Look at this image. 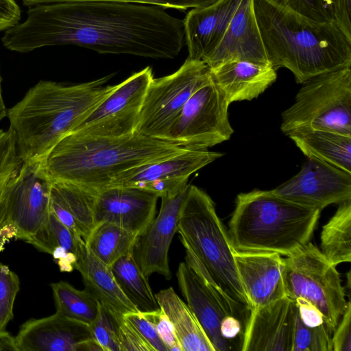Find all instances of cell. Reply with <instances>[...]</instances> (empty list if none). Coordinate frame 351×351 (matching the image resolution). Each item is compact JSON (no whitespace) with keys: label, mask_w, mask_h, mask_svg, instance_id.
I'll return each mask as SVG.
<instances>
[{"label":"cell","mask_w":351,"mask_h":351,"mask_svg":"<svg viewBox=\"0 0 351 351\" xmlns=\"http://www.w3.org/2000/svg\"><path fill=\"white\" fill-rule=\"evenodd\" d=\"M1 42L18 53L77 45L99 53L172 59L184 47L185 36L183 20L165 8L88 1L29 7L25 20L6 29Z\"/></svg>","instance_id":"6da1fadb"},{"label":"cell","mask_w":351,"mask_h":351,"mask_svg":"<svg viewBox=\"0 0 351 351\" xmlns=\"http://www.w3.org/2000/svg\"><path fill=\"white\" fill-rule=\"evenodd\" d=\"M269 64L288 69L302 84L317 75L351 66V40L335 23L309 20L280 0H253Z\"/></svg>","instance_id":"7a4b0ae2"},{"label":"cell","mask_w":351,"mask_h":351,"mask_svg":"<svg viewBox=\"0 0 351 351\" xmlns=\"http://www.w3.org/2000/svg\"><path fill=\"white\" fill-rule=\"evenodd\" d=\"M68 84L40 80L7 110L19 156L25 163H41L53 147L114 88V76Z\"/></svg>","instance_id":"3957f363"},{"label":"cell","mask_w":351,"mask_h":351,"mask_svg":"<svg viewBox=\"0 0 351 351\" xmlns=\"http://www.w3.org/2000/svg\"><path fill=\"white\" fill-rule=\"evenodd\" d=\"M187 149L136 132L117 138L71 132L53 147L40 166L51 180L69 182L99 191L128 169Z\"/></svg>","instance_id":"277c9868"},{"label":"cell","mask_w":351,"mask_h":351,"mask_svg":"<svg viewBox=\"0 0 351 351\" xmlns=\"http://www.w3.org/2000/svg\"><path fill=\"white\" fill-rule=\"evenodd\" d=\"M319 214L272 190L239 193L228 231L232 249L287 256L309 241Z\"/></svg>","instance_id":"5b68a950"},{"label":"cell","mask_w":351,"mask_h":351,"mask_svg":"<svg viewBox=\"0 0 351 351\" xmlns=\"http://www.w3.org/2000/svg\"><path fill=\"white\" fill-rule=\"evenodd\" d=\"M176 232L185 248V262L230 302L250 311L228 231L211 198L196 186L189 184L180 209Z\"/></svg>","instance_id":"8992f818"},{"label":"cell","mask_w":351,"mask_h":351,"mask_svg":"<svg viewBox=\"0 0 351 351\" xmlns=\"http://www.w3.org/2000/svg\"><path fill=\"white\" fill-rule=\"evenodd\" d=\"M282 113V132L324 130L351 135V66L324 73L302 84Z\"/></svg>","instance_id":"52a82bcc"},{"label":"cell","mask_w":351,"mask_h":351,"mask_svg":"<svg viewBox=\"0 0 351 351\" xmlns=\"http://www.w3.org/2000/svg\"><path fill=\"white\" fill-rule=\"evenodd\" d=\"M284 261L286 296L315 306L333 333L348 302L336 266L309 241Z\"/></svg>","instance_id":"ba28073f"},{"label":"cell","mask_w":351,"mask_h":351,"mask_svg":"<svg viewBox=\"0 0 351 351\" xmlns=\"http://www.w3.org/2000/svg\"><path fill=\"white\" fill-rule=\"evenodd\" d=\"M210 80L209 66L202 60L189 58L172 74L154 78L145 94L135 132L162 140L189 99Z\"/></svg>","instance_id":"9c48e42d"},{"label":"cell","mask_w":351,"mask_h":351,"mask_svg":"<svg viewBox=\"0 0 351 351\" xmlns=\"http://www.w3.org/2000/svg\"><path fill=\"white\" fill-rule=\"evenodd\" d=\"M228 106L211 80L189 99L162 140L193 149H207L228 140L234 132Z\"/></svg>","instance_id":"30bf717a"},{"label":"cell","mask_w":351,"mask_h":351,"mask_svg":"<svg viewBox=\"0 0 351 351\" xmlns=\"http://www.w3.org/2000/svg\"><path fill=\"white\" fill-rule=\"evenodd\" d=\"M7 211L0 227V248L11 239L27 241L48 221L50 180L40 163H25L6 191Z\"/></svg>","instance_id":"8fae6325"},{"label":"cell","mask_w":351,"mask_h":351,"mask_svg":"<svg viewBox=\"0 0 351 351\" xmlns=\"http://www.w3.org/2000/svg\"><path fill=\"white\" fill-rule=\"evenodd\" d=\"M153 79L152 69L147 66L115 85L113 90L71 132L108 138L132 134L135 132L144 98Z\"/></svg>","instance_id":"7c38bea8"},{"label":"cell","mask_w":351,"mask_h":351,"mask_svg":"<svg viewBox=\"0 0 351 351\" xmlns=\"http://www.w3.org/2000/svg\"><path fill=\"white\" fill-rule=\"evenodd\" d=\"M176 277L186 304L213 346L215 351L237 350L221 333L226 319L235 316L246 326L250 311L230 302L186 262L180 263Z\"/></svg>","instance_id":"4fadbf2b"},{"label":"cell","mask_w":351,"mask_h":351,"mask_svg":"<svg viewBox=\"0 0 351 351\" xmlns=\"http://www.w3.org/2000/svg\"><path fill=\"white\" fill-rule=\"evenodd\" d=\"M222 156L223 154L208 149H187L172 156L128 169L115 177L108 186L138 188L160 197L186 186L191 175Z\"/></svg>","instance_id":"5bb4252c"},{"label":"cell","mask_w":351,"mask_h":351,"mask_svg":"<svg viewBox=\"0 0 351 351\" xmlns=\"http://www.w3.org/2000/svg\"><path fill=\"white\" fill-rule=\"evenodd\" d=\"M272 191L294 203L322 210L351 199V173L308 158L301 170Z\"/></svg>","instance_id":"9a60e30c"},{"label":"cell","mask_w":351,"mask_h":351,"mask_svg":"<svg viewBox=\"0 0 351 351\" xmlns=\"http://www.w3.org/2000/svg\"><path fill=\"white\" fill-rule=\"evenodd\" d=\"M189 184L160 197L159 212L147 228L138 235L134 243L132 255L145 276L154 273L171 278L169 265V250L177 231L182 202Z\"/></svg>","instance_id":"2e32d148"},{"label":"cell","mask_w":351,"mask_h":351,"mask_svg":"<svg viewBox=\"0 0 351 351\" xmlns=\"http://www.w3.org/2000/svg\"><path fill=\"white\" fill-rule=\"evenodd\" d=\"M159 196L129 186H108L97 191L94 205L95 227L103 222L118 225L136 236L156 217Z\"/></svg>","instance_id":"e0dca14e"},{"label":"cell","mask_w":351,"mask_h":351,"mask_svg":"<svg viewBox=\"0 0 351 351\" xmlns=\"http://www.w3.org/2000/svg\"><path fill=\"white\" fill-rule=\"evenodd\" d=\"M296 310L287 296L251 310L241 350L291 351Z\"/></svg>","instance_id":"ac0fdd59"},{"label":"cell","mask_w":351,"mask_h":351,"mask_svg":"<svg viewBox=\"0 0 351 351\" xmlns=\"http://www.w3.org/2000/svg\"><path fill=\"white\" fill-rule=\"evenodd\" d=\"M93 338L88 324L57 311L26 321L15 337L19 351H82Z\"/></svg>","instance_id":"d6986e66"},{"label":"cell","mask_w":351,"mask_h":351,"mask_svg":"<svg viewBox=\"0 0 351 351\" xmlns=\"http://www.w3.org/2000/svg\"><path fill=\"white\" fill-rule=\"evenodd\" d=\"M232 60L269 64L253 0L241 1L219 43L204 62L211 69Z\"/></svg>","instance_id":"ffe728a7"},{"label":"cell","mask_w":351,"mask_h":351,"mask_svg":"<svg viewBox=\"0 0 351 351\" xmlns=\"http://www.w3.org/2000/svg\"><path fill=\"white\" fill-rule=\"evenodd\" d=\"M234 257L250 311L286 296L285 261L280 255L234 252Z\"/></svg>","instance_id":"44dd1931"},{"label":"cell","mask_w":351,"mask_h":351,"mask_svg":"<svg viewBox=\"0 0 351 351\" xmlns=\"http://www.w3.org/2000/svg\"><path fill=\"white\" fill-rule=\"evenodd\" d=\"M241 0H219L211 5L193 8L184 21L188 58L204 61L221 39Z\"/></svg>","instance_id":"7402d4cb"},{"label":"cell","mask_w":351,"mask_h":351,"mask_svg":"<svg viewBox=\"0 0 351 351\" xmlns=\"http://www.w3.org/2000/svg\"><path fill=\"white\" fill-rule=\"evenodd\" d=\"M74 268L80 273L85 289L118 321L125 314L138 311L119 287L111 267L99 259L81 237L77 238Z\"/></svg>","instance_id":"603a6c76"},{"label":"cell","mask_w":351,"mask_h":351,"mask_svg":"<svg viewBox=\"0 0 351 351\" xmlns=\"http://www.w3.org/2000/svg\"><path fill=\"white\" fill-rule=\"evenodd\" d=\"M212 82L228 104L258 97L276 80L269 64L232 60L210 68Z\"/></svg>","instance_id":"cb8c5ba5"},{"label":"cell","mask_w":351,"mask_h":351,"mask_svg":"<svg viewBox=\"0 0 351 351\" xmlns=\"http://www.w3.org/2000/svg\"><path fill=\"white\" fill-rule=\"evenodd\" d=\"M287 136L307 158L351 173V135L309 129L293 131Z\"/></svg>","instance_id":"d4e9b609"},{"label":"cell","mask_w":351,"mask_h":351,"mask_svg":"<svg viewBox=\"0 0 351 351\" xmlns=\"http://www.w3.org/2000/svg\"><path fill=\"white\" fill-rule=\"evenodd\" d=\"M155 296L173 327L182 351H215L189 306L172 287L160 290Z\"/></svg>","instance_id":"484cf974"},{"label":"cell","mask_w":351,"mask_h":351,"mask_svg":"<svg viewBox=\"0 0 351 351\" xmlns=\"http://www.w3.org/2000/svg\"><path fill=\"white\" fill-rule=\"evenodd\" d=\"M78 237L50 210L47 223L27 242L52 255L61 271L71 272L75 269Z\"/></svg>","instance_id":"4316f807"},{"label":"cell","mask_w":351,"mask_h":351,"mask_svg":"<svg viewBox=\"0 0 351 351\" xmlns=\"http://www.w3.org/2000/svg\"><path fill=\"white\" fill-rule=\"evenodd\" d=\"M110 267L119 287L139 312L160 308L148 277L142 272L132 254L121 257Z\"/></svg>","instance_id":"83f0119b"},{"label":"cell","mask_w":351,"mask_h":351,"mask_svg":"<svg viewBox=\"0 0 351 351\" xmlns=\"http://www.w3.org/2000/svg\"><path fill=\"white\" fill-rule=\"evenodd\" d=\"M321 252L333 265L351 261V199L339 204L335 215L323 226Z\"/></svg>","instance_id":"f1b7e54d"},{"label":"cell","mask_w":351,"mask_h":351,"mask_svg":"<svg viewBox=\"0 0 351 351\" xmlns=\"http://www.w3.org/2000/svg\"><path fill=\"white\" fill-rule=\"evenodd\" d=\"M136 235L110 222L97 225L85 243L106 265H111L121 257L132 254Z\"/></svg>","instance_id":"f546056e"},{"label":"cell","mask_w":351,"mask_h":351,"mask_svg":"<svg viewBox=\"0 0 351 351\" xmlns=\"http://www.w3.org/2000/svg\"><path fill=\"white\" fill-rule=\"evenodd\" d=\"M50 180L51 191L76 219L86 241L95 228L94 205L97 191L65 181Z\"/></svg>","instance_id":"4dcf8cb0"},{"label":"cell","mask_w":351,"mask_h":351,"mask_svg":"<svg viewBox=\"0 0 351 351\" xmlns=\"http://www.w3.org/2000/svg\"><path fill=\"white\" fill-rule=\"evenodd\" d=\"M56 311L90 325L95 319L99 302L87 290H79L65 281L50 285Z\"/></svg>","instance_id":"1f68e13d"},{"label":"cell","mask_w":351,"mask_h":351,"mask_svg":"<svg viewBox=\"0 0 351 351\" xmlns=\"http://www.w3.org/2000/svg\"><path fill=\"white\" fill-rule=\"evenodd\" d=\"M332 335L325 324H305L296 310L291 351H332Z\"/></svg>","instance_id":"d6a6232c"},{"label":"cell","mask_w":351,"mask_h":351,"mask_svg":"<svg viewBox=\"0 0 351 351\" xmlns=\"http://www.w3.org/2000/svg\"><path fill=\"white\" fill-rule=\"evenodd\" d=\"M22 164L13 132L10 128L3 130L0 134V199L18 174Z\"/></svg>","instance_id":"836d02e7"},{"label":"cell","mask_w":351,"mask_h":351,"mask_svg":"<svg viewBox=\"0 0 351 351\" xmlns=\"http://www.w3.org/2000/svg\"><path fill=\"white\" fill-rule=\"evenodd\" d=\"M89 326L103 351H120L119 321L100 303L98 313Z\"/></svg>","instance_id":"e575fe53"},{"label":"cell","mask_w":351,"mask_h":351,"mask_svg":"<svg viewBox=\"0 0 351 351\" xmlns=\"http://www.w3.org/2000/svg\"><path fill=\"white\" fill-rule=\"evenodd\" d=\"M20 280L18 275L0 262V330L6 329L13 319V308Z\"/></svg>","instance_id":"d590c367"},{"label":"cell","mask_w":351,"mask_h":351,"mask_svg":"<svg viewBox=\"0 0 351 351\" xmlns=\"http://www.w3.org/2000/svg\"><path fill=\"white\" fill-rule=\"evenodd\" d=\"M280 1L288 8L309 20L325 23H335L330 0Z\"/></svg>","instance_id":"8d00e7d4"},{"label":"cell","mask_w":351,"mask_h":351,"mask_svg":"<svg viewBox=\"0 0 351 351\" xmlns=\"http://www.w3.org/2000/svg\"><path fill=\"white\" fill-rule=\"evenodd\" d=\"M26 6L60 2L106 1L153 5L185 10L188 8H199L213 5L219 0H21Z\"/></svg>","instance_id":"74e56055"},{"label":"cell","mask_w":351,"mask_h":351,"mask_svg":"<svg viewBox=\"0 0 351 351\" xmlns=\"http://www.w3.org/2000/svg\"><path fill=\"white\" fill-rule=\"evenodd\" d=\"M127 322L149 345L152 351H167L153 323L142 312H132L123 316Z\"/></svg>","instance_id":"f35d334b"},{"label":"cell","mask_w":351,"mask_h":351,"mask_svg":"<svg viewBox=\"0 0 351 351\" xmlns=\"http://www.w3.org/2000/svg\"><path fill=\"white\" fill-rule=\"evenodd\" d=\"M143 313L156 327L167 351H182L173 327L162 309L160 308L156 311Z\"/></svg>","instance_id":"ab89813d"},{"label":"cell","mask_w":351,"mask_h":351,"mask_svg":"<svg viewBox=\"0 0 351 351\" xmlns=\"http://www.w3.org/2000/svg\"><path fill=\"white\" fill-rule=\"evenodd\" d=\"M351 303L349 300L332 335V351H351Z\"/></svg>","instance_id":"60d3db41"},{"label":"cell","mask_w":351,"mask_h":351,"mask_svg":"<svg viewBox=\"0 0 351 351\" xmlns=\"http://www.w3.org/2000/svg\"><path fill=\"white\" fill-rule=\"evenodd\" d=\"M120 351H152L149 345L134 329L124 320H119Z\"/></svg>","instance_id":"b9f144b4"},{"label":"cell","mask_w":351,"mask_h":351,"mask_svg":"<svg viewBox=\"0 0 351 351\" xmlns=\"http://www.w3.org/2000/svg\"><path fill=\"white\" fill-rule=\"evenodd\" d=\"M335 23L351 40V0H330Z\"/></svg>","instance_id":"7bdbcfd3"},{"label":"cell","mask_w":351,"mask_h":351,"mask_svg":"<svg viewBox=\"0 0 351 351\" xmlns=\"http://www.w3.org/2000/svg\"><path fill=\"white\" fill-rule=\"evenodd\" d=\"M21 19V10L15 0H0V32L14 26Z\"/></svg>","instance_id":"ee69618b"},{"label":"cell","mask_w":351,"mask_h":351,"mask_svg":"<svg viewBox=\"0 0 351 351\" xmlns=\"http://www.w3.org/2000/svg\"><path fill=\"white\" fill-rule=\"evenodd\" d=\"M0 351H19L15 337L6 330H0Z\"/></svg>","instance_id":"f6af8a7d"},{"label":"cell","mask_w":351,"mask_h":351,"mask_svg":"<svg viewBox=\"0 0 351 351\" xmlns=\"http://www.w3.org/2000/svg\"><path fill=\"white\" fill-rule=\"evenodd\" d=\"M10 185V184H9ZM7 191V190H6ZM7 211V196L6 192L4 196L0 199V227L5 218Z\"/></svg>","instance_id":"bcb514c9"}]
</instances>
